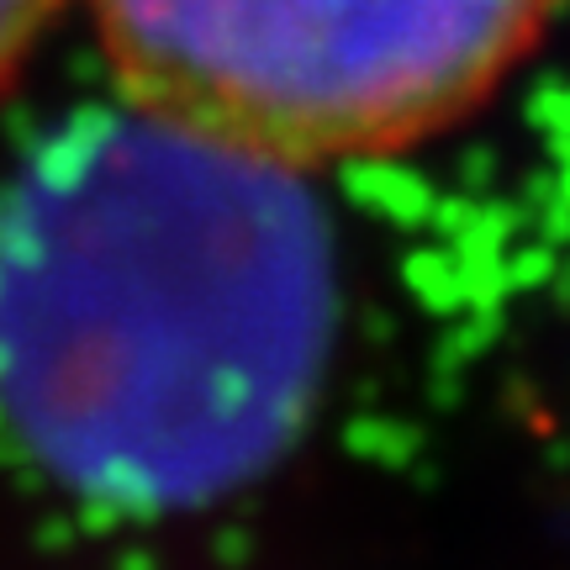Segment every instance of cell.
Segmentation results:
<instances>
[{"label":"cell","instance_id":"1","mask_svg":"<svg viewBox=\"0 0 570 570\" xmlns=\"http://www.w3.org/2000/svg\"><path fill=\"white\" fill-rule=\"evenodd\" d=\"M327 291L302 175L132 106L85 117L0 202V412L90 497H217L302 423Z\"/></svg>","mask_w":570,"mask_h":570},{"label":"cell","instance_id":"2","mask_svg":"<svg viewBox=\"0 0 570 570\" xmlns=\"http://www.w3.org/2000/svg\"><path fill=\"white\" fill-rule=\"evenodd\" d=\"M570 0H85L122 106L291 175L475 117Z\"/></svg>","mask_w":570,"mask_h":570},{"label":"cell","instance_id":"3","mask_svg":"<svg viewBox=\"0 0 570 570\" xmlns=\"http://www.w3.org/2000/svg\"><path fill=\"white\" fill-rule=\"evenodd\" d=\"M63 0H0V90L17 80V69L32 59L42 32L53 27Z\"/></svg>","mask_w":570,"mask_h":570}]
</instances>
